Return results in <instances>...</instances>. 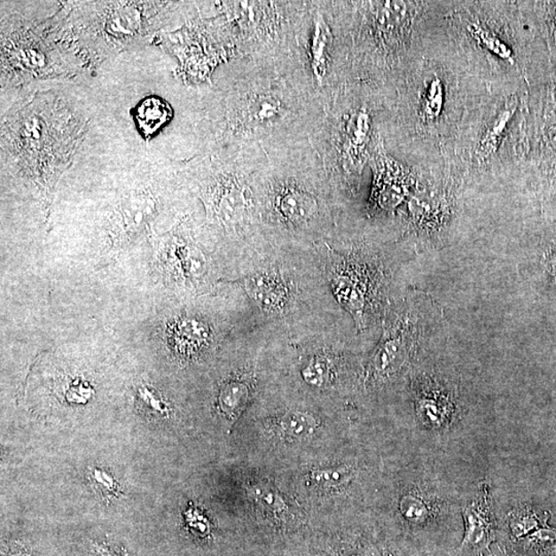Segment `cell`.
I'll return each mask as SVG.
<instances>
[{
    "label": "cell",
    "instance_id": "obj_15",
    "mask_svg": "<svg viewBox=\"0 0 556 556\" xmlns=\"http://www.w3.org/2000/svg\"><path fill=\"white\" fill-rule=\"evenodd\" d=\"M274 426V431L281 438L302 441L312 436L317 423L308 412L291 411L281 415Z\"/></svg>",
    "mask_w": 556,
    "mask_h": 556
},
{
    "label": "cell",
    "instance_id": "obj_3",
    "mask_svg": "<svg viewBox=\"0 0 556 556\" xmlns=\"http://www.w3.org/2000/svg\"><path fill=\"white\" fill-rule=\"evenodd\" d=\"M419 335L411 318L398 319L383 334L371 360L370 374L377 380H387L400 372L411 359Z\"/></svg>",
    "mask_w": 556,
    "mask_h": 556
},
{
    "label": "cell",
    "instance_id": "obj_5",
    "mask_svg": "<svg viewBox=\"0 0 556 556\" xmlns=\"http://www.w3.org/2000/svg\"><path fill=\"white\" fill-rule=\"evenodd\" d=\"M372 162L374 185L371 202L377 208L394 209L405 200L413 187V176L387 154L381 142L376 145Z\"/></svg>",
    "mask_w": 556,
    "mask_h": 556
},
{
    "label": "cell",
    "instance_id": "obj_19",
    "mask_svg": "<svg viewBox=\"0 0 556 556\" xmlns=\"http://www.w3.org/2000/svg\"><path fill=\"white\" fill-rule=\"evenodd\" d=\"M248 398V388L246 382L239 380L230 381L221 389L219 397L223 411L234 414L240 411Z\"/></svg>",
    "mask_w": 556,
    "mask_h": 556
},
{
    "label": "cell",
    "instance_id": "obj_1",
    "mask_svg": "<svg viewBox=\"0 0 556 556\" xmlns=\"http://www.w3.org/2000/svg\"><path fill=\"white\" fill-rule=\"evenodd\" d=\"M376 270L367 262L351 259L338 262L330 271V283L337 301L350 313L360 330L367 327L380 293L381 274Z\"/></svg>",
    "mask_w": 556,
    "mask_h": 556
},
{
    "label": "cell",
    "instance_id": "obj_18",
    "mask_svg": "<svg viewBox=\"0 0 556 556\" xmlns=\"http://www.w3.org/2000/svg\"><path fill=\"white\" fill-rule=\"evenodd\" d=\"M468 30L473 37L481 43L485 49L489 51V52L495 54L501 59L510 64L514 66L515 61L513 59V51L507 46L506 43L502 42L500 38L491 34L487 29H484L481 25L476 23H472L468 25Z\"/></svg>",
    "mask_w": 556,
    "mask_h": 556
},
{
    "label": "cell",
    "instance_id": "obj_20",
    "mask_svg": "<svg viewBox=\"0 0 556 556\" xmlns=\"http://www.w3.org/2000/svg\"><path fill=\"white\" fill-rule=\"evenodd\" d=\"M333 374V365L327 357L317 356H313L302 370V376L309 386L323 388L327 386Z\"/></svg>",
    "mask_w": 556,
    "mask_h": 556
},
{
    "label": "cell",
    "instance_id": "obj_28",
    "mask_svg": "<svg viewBox=\"0 0 556 556\" xmlns=\"http://www.w3.org/2000/svg\"><path fill=\"white\" fill-rule=\"evenodd\" d=\"M93 551L96 556H126V552L118 551L106 544H99V543H93Z\"/></svg>",
    "mask_w": 556,
    "mask_h": 556
},
{
    "label": "cell",
    "instance_id": "obj_22",
    "mask_svg": "<svg viewBox=\"0 0 556 556\" xmlns=\"http://www.w3.org/2000/svg\"><path fill=\"white\" fill-rule=\"evenodd\" d=\"M208 331L206 325L195 319L184 321L177 332L178 341L185 349H196L206 342Z\"/></svg>",
    "mask_w": 556,
    "mask_h": 556
},
{
    "label": "cell",
    "instance_id": "obj_26",
    "mask_svg": "<svg viewBox=\"0 0 556 556\" xmlns=\"http://www.w3.org/2000/svg\"><path fill=\"white\" fill-rule=\"evenodd\" d=\"M312 477L316 483L327 489V487H340L341 484L347 482L351 477V473L344 468H332L331 470L317 471Z\"/></svg>",
    "mask_w": 556,
    "mask_h": 556
},
{
    "label": "cell",
    "instance_id": "obj_24",
    "mask_svg": "<svg viewBox=\"0 0 556 556\" xmlns=\"http://www.w3.org/2000/svg\"><path fill=\"white\" fill-rule=\"evenodd\" d=\"M137 400L143 406L145 411L154 415V417L168 419L169 408L165 404L162 398H160L154 389L146 386L140 387L137 391Z\"/></svg>",
    "mask_w": 556,
    "mask_h": 556
},
{
    "label": "cell",
    "instance_id": "obj_29",
    "mask_svg": "<svg viewBox=\"0 0 556 556\" xmlns=\"http://www.w3.org/2000/svg\"><path fill=\"white\" fill-rule=\"evenodd\" d=\"M548 139L553 150L556 152V125L552 126L548 131Z\"/></svg>",
    "mask_w": 556,
    "mask_h": 556
},
{
    "label": "cell",
    "instance_id": "obj_12",
    "mask_svg": "<svg viewBox=\"0 0 556 556\" xmlns=\"http://www.w3.org/2000/svg\"><path fill=\"white\" fill-rule=\"evenodd\" d=\"M408 207L415 225L423 229L437 227L445 216V200L433 192L424 191L414 194Z\"/></svg>",
    "mask_w": 556,
    "mask_h": 556
},
{
    "label": "cell",
    "instance_id": "obj_14",
    "mask_svg": "<svg viewBox=\"0 0 556 556\" xmlns=\"http://www.w3.org/2000/svg\"><path fill=\"white\" fill-rule=\"evenodd\" d=\"M517 106H519V100L516 98H510L500 114H497L493 125L489 127L481 144H479L476 151L479 161H485L495 154L500 146L505 131L514 116Z\"/></svg>",
    "mask_w": 556,
    "mask_h": 556
},
{
    "label": "cell",
    "instance_id": "obj_9",
    "mask_svg": "<svg viewBox=\"0 0 556 556\" xmlns=\"http://www.w3.org/2000/svg\"><path fill=\"white\" fill-rule=\"evenodd\" d=\"M154 213V202L150 198L137 196L128 200L118 215L116 234L119 241L129 240L144 231Z\"/></svg>",
    "mask_w": 556,
    "mask_h": 556
},
{
    "label": "cell",
    "instance_id": "obj_27",
    "mask_svg": "<svg viewBox=\"0 0 556 556\" xmlns=\"http://www.w3.org/2000/svg\"><path fill=\"white\" fill-rule=\"evenodd\" d=\"M252 496L255 500L263 504L265 508L272 511L273 513H285L286 506L281 497L273 493L270 489L263 488V485H259L252 489Z\"/></svg>",
    "mask_w": 556,
    "mask_h": 556
},
{
    "label": "cell",
    "instance_id": "obj_4",
    "mask_svg": "<svg viewBox=\"0 0 556 556\" xmlns=\"http://www.w3.org/2000/svg\"><path fill=\"white\" fill-rule=\"evenodd\" d=\"M415 404L426 426H449L459 412L457 388L437 375H420L415 382Z\"/></svg>",
    "mask_w": 556,
    "mask_h": 556
},
{
    "label": "cell",
    "instance_id": "obj_6",
    "mask_svg": "<svg viewBox=\"0 0 556 556\" xmlns=\"http://www.w3.org/2000/svg\"><path fill=\"white\" fill-rule=\"evenodd\" d=\"M208 204L223 225L236 227L247 219L253 209V198L245 184L236 178H226L217 184Z\"/></svg>",
    "mask_w": 556,
    "mask_h": 556
},
{
    "label": "cell",
    "instance_id": "obj_30",
    "mask_svg": "<svg viewBox=\"0 0 556 556\" xmlns=\"http://www.w3.org/2000/svg\"><path fill=\"white\" fill-rule=\"evenodd\" d=\"M549 263H551V266L553 270V273L556 276V251L551 255V261H549Z\"/></svg>",
    "mask_w": 556,
    "mask_h": 556
},
{
    "label": "cell",
    "instance_id": "obj_13",
    "mask_svg": "<svg viewBox=\"0 0 556 556\" xmlns=\"http://www.w3.org/2000/svg\"><path fill=\"white\" fill-rule=\"evenodd\" d=\"M332 43L333 35L329 25L322 16H317L311 41L310 60L312 72L318 82H322L328 74Z\"/></svg>",
    "mask_w": 556,
    "mask_h": 556
},
{
    "label": "cell",
    "instance_id": "obj_8",
    "mask_svg": "<svg viewBox=\"0 0 556 556\" xmlns=\"http://www.w3.org/2000/svg\"><path fill=\"white\" fill-rule=\"evenodd\" d=\"M276 208L281 219L294 226L308 225L318 212L316 197L298 187L281 189L276 198Z\"/></svg>",
    "mask_w": 556,
    "mask_h": 556
},
{
    "label": "cell",
    "instance_id": "obj_10",
    "mask_svg": "<svg viewBox=\"0 0 556 556\" xmlns=\"http://www.w3.org/2000/svg\"><path fill=\"white\" fill-rule=\"evenodd\" d=\"M371 136V120L366 111L360 110L349 117L344 131V152L351 168L363 163Z\"/></svg>",
    "mask_w": 556,
    "mask_h": 556
},
{
    "label": "cell",
    "instance_id": "obj_17",
    "mask_svg": "<svg viewBox=\"0 0 556 556\" xmlns=\"http://www.w3.org/2000/svg\"><path fill=\"white\" fill-rule=\"evenodd\" d=\"M374 17L380 27L388 31L402 27L408 17V6L403 2L373 3Z\"/></svg>",
    "mask_w": 556,
    "mask_h": 556
},
{
    "label": "cell",
    "instance_id": "obj_2",
    "mask_svg": "<svg viewBox=\"0 0 556 556\" xmlns=\"http://www.w3.org/2000/svg\"><path fill=\"white\" fill-rule=\"evenodd\" d=\"M464 536L453 556H482L498 539L493 500L488 485H482L464 508Z\"/></svg>",
    "mask_w": 556,
    "mask_h": 556
},
{
    "label": "cell",
    "instance_id": "obj_21",
    "mask_svg": "<svg viewBox=\"0 0 556 556\" xmlns=\"http://www.w3.org/2000/svg\"><path fill=\"white\" fill-rule=\"evenodd\" d=\"M168 118V108L160 100H146L138 108L139 123L140 126L145 128L146 132L154 131Z\"/></svg>",
    "mask_w": 556,
    "mask_h": 556
},
{
    "label": "cell",
    "instance_id": "obj_25",
    "mask_svg": "<svg viewBox=\"0 0 556 556\" xmlns=\"http://www.w3.org/2000/svg\"><path fill=\"white\" fill-rule=\"evenodd\" d=\"M89 478H90L91 483L98 493L110 497L117 493V482L106 470L93 466V468L89 470Z\"/></svg>",
    "mask_w": 556,
    "mask_h": 556
},
{
    "label": "cell",
    "instance_id": "obj_23",
    "mask_svg": "<svg viewBox=\"0 0 556 556\" xmlns=\"http://www.w3.org/2000/svg\"><path fill=\"white\" fill-rule=\"evenodd\" d=\"M424 114L427 118L436 119L443 108V87L439 79L430 82L424 95Z\"/></svg>",
    "mask_w": 556,
    "mask_h": 556
},
{
    "label": "cell",
    "instance_id": "obj_16",
    "mask_svg": "<svg viewBox=\"0 0 556 556\" xmlns=\"http://www.w3.org/2000/svg\"><path fill=\"white\" fill-rule=\"evenodd\" d=\"M542 523L541 517L532 508L521 507L511 511L508 519L509 540L519 542L539 529Z\"/></svg>",
    "mask_w": 556,
    "mask_h": 556
},
{
    "label": "cell",
    "instance_id": "obj_7",
    "mask_svg": "<svg viewBox=\"0 0 556 556\" xmlns=\"http://www.w3.org/2000/svg\"><path fill=\"white\" fill-rule=\"evenodd\" d=\"M244 287L249 299L262 311L279 312L284 310L290 301L289 287L278 274L254 273L244 279Z\"/></svg>",
    "mask_w": 556,
    "mask_h": 556
},
{
    "label": "cell",
    "instance_id": "obj_11",
    "mask_svg": "<svg viewBox=\"0 0 556 556\" xmlns=\"http://www.w3.org/2000/svg\"><path fill=\"white\" fill-rule=\"evenodd\" d=\"M281 102L270 94H255L241 107V122L249 129L270 126L283 114Z\"/></svg>",
    "mask_w": 556,
    "mask_h": 556
}]
</instances>
